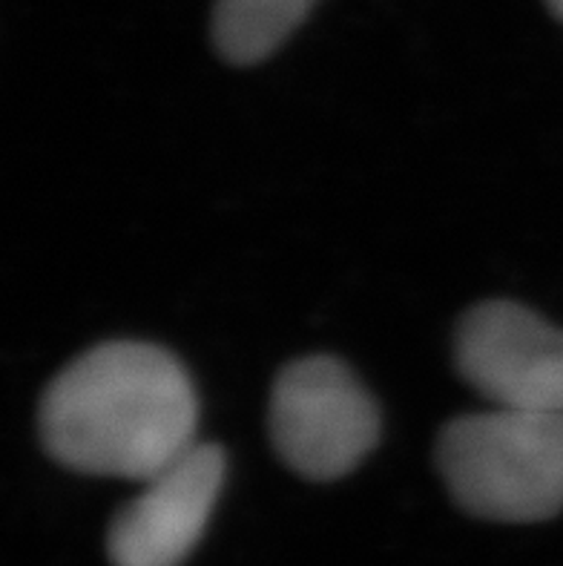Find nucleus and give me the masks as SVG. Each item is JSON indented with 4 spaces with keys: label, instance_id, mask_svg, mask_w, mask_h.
Returning a JSON list of instances; mask_svg holds the SVG:
<instances>
[{
    "label": "nucleus",
    "instance_id": "obj_1",
    "mask_svg": "<svg viewBox=\"0 0 563 566\" xmlns=\"http://www.w3.org/2000/svg\"><path fill=\"white\" fill-rule=\"evenodd\" d=\"M199 397L190 374L150 343L95 345L46 386L41 443L55 463L95 478L150 481L190 449Z\"/></svg>",
    "mask_w": 563,
    "mask_h": 566
},
{
    "label": "nucleus",
    "instance_id": "obj_7",
    "mask_svg": "<svg viewBox=\"0 0 563 566\" xmlns=\"http://www.w3.org/2000/svg\"><path fill=\"white\" fill-rule=\"evenodd\" d=\"M546 7H550V12L555 14L557 21H563V0H546Z\"/></svg>",
    "mask_w": 563,
    "mask_h": 566
},
{
    "label": "nucleus",
    "instance_id": "obj_5",
    "mask_svg": "<svg viewBox=\"0 0 563 566\" xmlns=\"http://www.w3.org/2000/svg\"><path fill=\"white\" fill-rule=\"evenodd\" d=\"M228 460L216 443H192L181 458L144 481L138 497L113 517V566H181L207 530L225 486Z\"/></svg>",
    "mask_w": 563,
    "mask_h": 566
},
{
    "label": "nucleus",
    "instance_id": "obj_6",
    "mask_svg": "<svg viewBox=\"0 0 563 566\" xmlns=\"http://www.w3.org/2000/svg\"><path fill=\"white\" fill-rule=\"evenodd\" d=\"M320 0H216L213 46L228 64L250 66L288 41Z\"/></svg>",
    "mask_w": 563,
    "mask_h": 566
},
{
    "label": "nucleus",
    "instance_id": "obj_4",
    "mask_svg": "<svg viewBox=\"0 0 563 566\" xmlns=\"http://www.w3.org/2000/svg\"><path fill=\"white\" fill-rule=\"evenodd\" d=\"M455 363L492 406L563 415V328L521 302L489 300L466 311Z\"/></svg>",
    "mask_w": 563,
    "mask_h": 566
},
{
    "label": "nucleus",
    "instance_id": "obj_3",
    "mask_svg": "<svg viewBox=\"0 0 563 566\" xmlns=\"http://www.w3.org/2000/svg\"><path fill=\"white\" fill-rule=\"evenodd\" d=\"M271 443L291 472L340 481L374 452L379 406L345 363L302 357L279 371L268 409Z\"/></svg>",
    "mask_w": 563,
    "mask_h": 566
},
{
    "label": "nucleus",
    "instance_id": "obj_2",
    "mask_svg": "<svg viewBox=\"0 0 563 566\" xmlns=\"http://www.w3.org/2000/svg\"><path fill=\"white\" fill-rule=\"evenodd\" d=\"M437 469L471 517L550 521L563 512V415L494 406L455 417L437 438Z\"/></svg>",
    "mask_w": 563,
    "mask_h": 566
}]
</instances>
